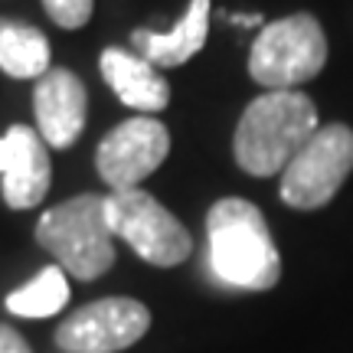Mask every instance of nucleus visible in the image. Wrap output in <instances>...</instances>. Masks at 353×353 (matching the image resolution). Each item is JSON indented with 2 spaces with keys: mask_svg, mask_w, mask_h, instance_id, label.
I'll list each match as a JSON object with an SVG mask.
<instances>
[{
  "mask_svg": "<svg viewBox=\"0 0 353 353\" xmlns=\"http://www.w3.org/2000/svg\"><path fill=\"white\" fill-rule=\"evenodd\" d=\"M206 242L213 275L239 291H272L281 278V255L265 226L262 210L226 196L206 213Z\"/></svg>",
  "mask_w": 353,
  "mask_h": 353,
  "instance_id": "1",
  "label": "nucleus"
},
{
  "mask_svg": "<svg viewBox=\"0 0 353 353\" xmlns=\"http://www.w3.org/2000/svg\"><path fill=\"white\" fill-rule=\"evenodd\" d=\"M317 108L298 88L265 92L242 112L232 138L236 164L252 176H275L317 131Z\"/></svg>",
  "mask_w": 353,
  "mask_h": 353,
  "instance_id": "2",
  "label": "nucleus"
},
{
  "mask_svg": "<svg viewBox=\"0 0 353 353\" xmlns=\"http://www.w3.org/2000/svg\"><path fill=\"white\" fill-rule=\"evenodd\" d=\"M37 242L56 255L65 275L79 281L101 278L114 265V232L108 226L105 196L82 193L46 210L37 223Z\"/></svg>",
  "mask_w": 353,
  "mask_h": 353,
  "instance_id": "3",
  "label": "nucleus"
},
{
  "mask_svg": "<svg viewBox=\"0 0 353 353\" xmlns=\"http://www.w3.org/2000/svg\"><path fill=\"white\" fill-rule=\"evenodd\" d=\"M327 65V37L314 13H291L265 23L249 52V76L268 92L298 88Z\"/></svg>",
  "mask_w": 353,
  "mask_h": 353,
  "instance_id": "4",
  "label": "nucleus"
},
{
  "mask_svg": "<svg viewBox=\"0 0 353 353\" xmlns=\"http://www.w3.org/2000/svg\"><path fill=\"white\" fill-rule=\"evenodd\" d=\"M105 213H108V226L114 236L125 239L144 262L157 265V268H174V265L187 262V255L193 252L187 226L141 187L108 193Z\"/></svg>",
  "mask_w": 353,
  "mask_h": 353,
  "instance_id": "5",
  "label": "nucleus"
},
{
  "mask_svg": "<svg viewBox=\"0 0 353 353\" xmlns=\"http://www.w3.org/2000/svg\"><path fill=\"white\" fill-rule=\"evenodd\" d=\"M353 170V131L341 121L317 128L301 151L281 170V203L291 210L327 206Z\"/></svg>",
  "mask_w": 353,
  "mask_h": 353,
  "instance_id": "6",
  "label": "nucleus"
},
{
  "mask_svg": "<svg viewBox=\"0 0 353 353\" xmlns=\"http://www.w3.org/2000/svg\"><path fill=\"white\" fill-rule=\"evenodd\" d=\"M170 154V131L151 114L128 118L101 138L95 151L99 176L114 190H134Z\"/></svg>",
  "mask_w": 353,
  "mask_h": 353,
  "instance_id": "7",
  "label": "nucleus"
},
{
  "mask_svg": "<svg viewBox=\"0 0 353 353\" xmlns=\"http://www.w3.org/2000/svg\"><path fill=\"white\" fill-rule=\"evenodd\" d=\"M151 327V311L134 298H101L65 317L56 343L69 353H118L138 343Z\"/></svg>",
  "mask_w": 353,
  "mask_h": 353,
  "instance_id": "8",
  "label": "nucleus"
},
{
  "mask_svg": "<svg viewBox=\"0 0 353 353\" xmlns=\"http://www.w3.org/2000/svg\"><path fill=\"white\" fill-rule=\"evenodd\" d=\"M0 176H3V203L10 210H33L50 190V151L39 131L13 125L0 138Z\"/></svg>",
  "mask_w": 353,
  "mask_h": 353,
  "instance_id": "9",
  "label": "nucleus"
},
{
  "mask_svg": "<svg viewBox=\"0 0 353 353\" xmlns=\"http://www.w3.org/2000/svg\"><path fill=\"white\" fill-rule=\"evenodd\" d=\"M33 112H37V131L46 141V148H72L85 128L88 95L76 72L69 69H50L37 79L33 92Z\"/></svg>",
  "mask_w": 353,
  "mask_h": 353,
  "instance_id": "10",
  "label": "nucleus"
},
{
  "mask_svg": "<svg viewBox=\"0 0 353 353\" xmlns=\"http://www.w3.org/2000/svg\"><path fill=\"white\" fill-rule=\"evenodd\" d=\"M99 69H101V79L108 82V88L125 101L128 108H138L144 114H154V112H161V108H167L170 85L157 72V65H151L144 56L118 50V46H108V50L101 52Z\"/></svg>",
  "mask_w": 353,
  "mask_h": 353,
  "instance_id": "11",
  "label": "nucleus"
},
{
  "mask_svg": "<svg viewBox=\"0 0 353 353\" xmlns=\"http://www.w3.org/2000/svg\"><path fill=\"white\" fill-rule=\"evenodd\" d=\"M210 0H190L187 13L180 17V23L167 33H151V30H134L131 46L138 56H144L157 69H174V65L190 63L206 43L210 33Z\"/></svg>",
  "mask_w": 353,
  "mask_h": 353,
  "instance_id": "12",
  "label": "nucleus"
},
{
  "mask_svg": "<svg viewBox=\"0 0 353 353\" xmlns=\"http://www.w3.org/2000/svg\"><path fill=\"white\" fill-rule=\"evenodd\" d=\"M0 69L10 79H43L50 72V39L20 20H0Z\"/></svg>",
  "mask_w": 353,
  "mask_h": 353,
  "instance_id": "13",
  "label": "nucleus"
},
{
  "mask_svg": "<svg viewBox=\"0 0 353 353\" xmlns=\"http://www.w3.org/2000/svg\"><path fill=\"white\" fill-rule=\"evenodd\" d=\"M69 304V281L59 265H46L33 281L7 294V311L17 317H52Z\"/></svg>",
  "mask_w": 353,
  "mask_h": 353,
  "instance_id": "14",
  "label": "nucleus"
},
{
  "mask_svg": "<svg viewBox=\"0 0 353 353\" xmlns=\"http://www.w3.org/2000/svg\"><path fill=\"white\" fill-rule=\"evenodd\" d=\"M43 7L52 23H59L63 30H79L88 23L95 0H43Z\"/></svg>",
  "mask_w": 353,
  "mask_h": 353,
  "instance_id": "15",
  "label": "nucleus"
},
{
  "mask_svg": "<svg viewBox=\"0 0 353 353\" xmlns=\"http://www.w3.org/2000/svg\"><path fill=\"white\" fill-rule=\"evenodd\" d=\"M0 353H33V350H30V343H26L13 327L0 324Z\"/></svg>",
  "mask_w": 353,
  "mask_h": 353,
  "instance_id": "16",
  "label": "nucleus"
},
{
  "mask_svg": "<svg viewBox=\"0 0 353 353\" xmlns=\"http://www.w3.org/2000/svg\"><path fill=\"white\" fill-rule=\"evenodd\" d=\"M229 23H239V26H265L259 13H229Z\"/></svg>",
  "mask_w": 353,
  "mask_h": 353,
  "instance_id": "17",
  "label": "nucleus"
}]
</instances>
